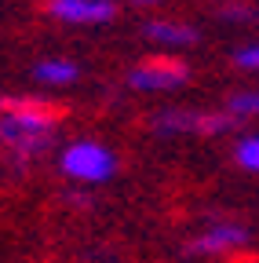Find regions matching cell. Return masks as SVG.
Returning a JSON list of instances; mask_svg holds the SVG:
<instances>
[{
    "instance_id": "obj_5",
    "label": "cell",
    "mask_w": 259,
    "mask_h": 263,
    "mask_svg": "<svg viewBox=\"0 0 259 263\" xmlns=\"http://www.w3.org/2000/svg\"><path fill=\"white\" fill-rule=\"evenodd\" d=\"M193 81V70L190 62L175 59V55H153V59H143L128 70L124 84L132 91H146V95H175L183 91L186 84Z\"/></svg>"
},
{
    "instance_id": "obj_9",
    "label": "cell",
    "mask_w": 259,
    "mask_h": 263,
    "mask_svg": "<svg viewBox=\"0 0 259 263\" xmlns=\"http://www.w3.org/2000/svg\"><path fill=\"white\" fill-rule=\"evenodd\" d=\"M230 161L245 176H259V128H241L230 146Z\"/></svg>"
},
{
    "instance_id": "obj_3",
    "label": "cell",
    "mask_w": 259,
    "mask_h": 263,
    "mask_svg": "<svg viewBox=\"0 0 259 263\" xmlns=\"http://www.w3.org/2000/svg\"><path fill=\"white\" fill-rule=\"evenodd\" d=\"M252 245V227L241 219H208L193 238L183 241L186 259H230Z\"/></svg>"
},
{
    "instance_id": "obj_11",
    "label": "cell",
    "mask_w": 259,
    "mask_h": 263,
    "mask_svg": "<svg viewBox=\"0 0 259 263\" xmlns=\"http://www.w3.org/2000/svg\"><path fill=\"white\" fill-rule=\"evenodd\" d=\"M223 110L230 114L234 121H241V124L259 121V88H237V91H230V95H226V103H223Z\"/></svg>"
},
{
    "instance_id": "obj_12",
    "label": "cell",
    "mask_w": 259,
    "mask_h": 263,
    "mask_svg": "<svg viewBox=\"0 0 259 263\" xmlns=\"http://www.w3.org/2000/svg\"><path fill=\"white\" fill-rule=\"evenodd\" d=\"M230 66L241 73H259V41H245L230 48Z\"/></svg>"
},
{
    "instance_id": "obj_10",
    "label": "cell",
    "mask_w": 259,
    "mask_h": 263,
    "mask_svg": "<svg viewBox=\"0 0 259 263\" xmlns=\"http://www.w3.org/2000/svg\"><path fill=\"white\" fill-rule=\"evenodd\" d=\"M215 18L223 26L248 29V26H259V4H255V0H219V4H215Z\"/></svg>"
},
{
    "instance_id": "obj_4",
    "label": "cell",
    "mask_w": 259,
    "mask_h": 263,
    "mask_svg": "<svg viewBox=\"0 0 259 263\" xmlns=\"http://www.w3.org/2000/svg\"><path fill=\"white\" fill-rule=\"evenodd\" d=\"M58 168H62L66 179H73L81 186L110 183L113 172H117V154L99 139H73L58 154Z\"/></svg>"
},
{
    "instance_id": "obj_1",
    "label": "cell",
    "mask_w": 259,
    "mask_h": 263,
    "mask_svg": "<svg viewBox=\"0 0 259 263\" xmlns=\"http://www.w3.org/2000/svg\"><path fill=\"white\" fill-rule=\"evenodd\" d=\"M58 132V110L44 99H18L0 95V146H4L15 164H29L51 150Z\"/></svg>"
},
{
    "instance_id": "obj_13",
    "label": "cell",
    "mask_w": 259,
    "mask_h": 263,
    "mask_svg": "<svg viewBox=\"0 0 259 263\" xmlns=\"http://www.w3.org/2000/svg\"><path fill=\"white\" fill-rule=\"evenodd\" d=\"M128 4H139V8H150V4H157V0H128Z\"/></svg>"
},
{
    "instance_id": "obj_2",
    "label": "cell",
    "mask_w": 259,
    "mask_h": 263,
    "mask_svg": "<svg viewBox=\"0 0 259 263\" xmlns=\"http://www.w3.org/2000/svg\"><path fill=\"white\" fill-rule=\"evenodd\" d=\"M245 124L234 121L223 106H161L150 114V132L157 139H223L237 136Z\"/></svg>"
},
{
    "instance_id": "obj_8",
    "label": "cell",
    "mask_w": 259,
    "mask_h": 263,
    "mask_svg": "<svg viewBox=\"0 0 259 263\" xmlns=\"http://www.w3.org/2000/svg\"><path fill=\"white\" fill-rule=\"evenodd\" d=\"M33 81L37 84H44V88H70V84H77L81 81V66L73 62V59H41V62H33Z\"/></svg>"
},
{
    "instance_id": "obj_6",
    "label": "cell",
    "mask_w": 259,
    "mask_h": 263,
    "mask_svg": "<svg viewBox=\"0 0 259 263\" xmlns=\"http://www.w3.org/2000/svg\"><path fill=\"white\" fill-rule=\"evenodd\" d=\"M48 15L62 26H110L117 0H48Z\"/></svg>"
},
{
    "instance_id": "obj_7",
    "label": "cell",
    "mask_w": 259,
    "mask_h": 263,
    "mask_svg": "<svg viewBox=\"0 0 259 263\" xmlns=\"http://www.w3.org/2000/svg\"><path fill=\"white\" fill-rule=\"evenodd\" d=\"M143 37L157 48H172V51H186L201 41V33L197 26H190V22H179V18H150L143 26Z\"/></svg>"
}]
</instances>
